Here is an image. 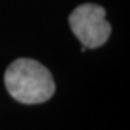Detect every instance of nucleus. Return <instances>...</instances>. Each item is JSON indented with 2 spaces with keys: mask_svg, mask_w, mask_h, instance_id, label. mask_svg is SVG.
<instances>
[{
  "mask_svg": "<svg viewBox=\"0 0 130 130\" xmlns=\"http://www.w3.org/2000/svg\"><path fill=\"white\" fill-rule=\"evenodd\" d=\"M10 95L23 104H41L56 92V83L50 70L41 63L21 58L11 63L4 76Z\"/></svg>",
  "mask_w": 130,
  "mask_h": 130,
  "instance_id": "f257e3e1",
  "label": "nucleus"
},
{
  "mask_svg": "<svg viewBox=\"0 0 130 130\" xmlns=\"http://www.w3.org/2000/svg\"><path fill=\"white\" fill-rule=\"evenodd\" d=\"M105 16V9L95 4L79 5L70 14V28L86 48L100 47L108 40L111 25Z\"/></svg>",
  "mask_w": 130,
  "mask_h": 130,
  "instance_id": "f03ea898",
  "label": "nucleus"
}]
</instances>
